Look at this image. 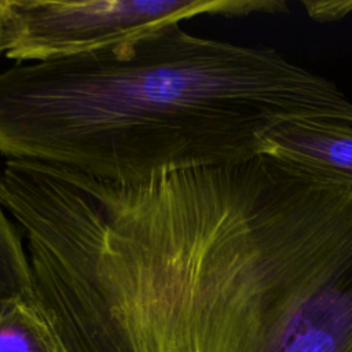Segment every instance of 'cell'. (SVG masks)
Returning a JSON list of instances; mask_svg holds the SVG:
<instances>
[{"instance_id":"cell-6","label":"cell","mask_w":352,"mask_h":352,"mask_svg":"<svg viewBox=\"0 0 352 352\" xmlns=\"http://www.w3.org/2000/svg\"><path fill=\"white\" fill-rule=\"evenodd\" d=\"M25 238L3 201L0 177V298L29 296L32 272Z\"/></svg>"},{"instance_id":"cell-5","label":"cell","mask_w":352,"mask_h":352,"mask_svg":"<svg viewBox=\"0 0 352 352\" xmlns=\"http://www.w3.org/2000/svg\"><path fill=\"white\" fill-rule=\"evenodd\" d=\"M0 352H65L29 296L0 298Z\"/></svg>"},{"instance_id":"cell-3","label":"cell","mask_w":352,"mask_h":352,"mask_svg":"<svg viewBox=\"0 0 352 352\" xmlns=\"http://www.w3.org/2000/svg\"><path fill=\"white\" fill-rule=\"evenodd\" d=\"M287 12L280 0H10L4 54L16 63L103 50L197 15Z\"/></svg>"},{"instance_id":"cell-7","label":"cell","mask_w":352,"mask_h":352,"mask_svg":"<svg viewBox=\"0 0 352 352\" xmlns=\"http://www.w3.org/2000/svg\"><path fill=\"white\" fill-rule=\"evenodd\" d=\"M307 14L319 22H334L344 19L348 14L352 12V0H330V1H301Z\"/></svg>"},{"instance_id":"cell-4","label":"cell","mask_w":352,"mask_h":352,"mask_svg":"<svg viewBox=\"0 0 352 352\" xmlns=\"http://www.w3.org/2000/svg\"><path fill=\"white\" fill-rule=\"evenodd\" d=\"M267 154L323 176L352 183V125L301 120L280 125L267 138Z\"/></svg>"},{"instance_id":"cell-8","label":"cell","mask_w":352,"mask_h":352,"mask_svg":"<svg viewBox=\"0 0 352 352\" xmlns=\"http://www.w3.org/2000/svg\"><path fill=\"white\" fill-rule=\"evenodd\" d=\"M10 0H0V55L4 54V32Z\"/></svg>"},{"instance_id":"cell-1","label":"cell","mask_w":352,"mask_h":352,"mask_svg":"<svg viewBox=\"0 0 352 352\" xmlns=\"http://www.w3.org/2000/svg\"><path fill=\"white\" fill-rule=\"evenodd\" d=\"M301 120L352 125V102L275 48L195 36L180 22L0 72L1 155L120 184L246 162Z\"/></svg>"},{"instance_id":"cell-2","label":"cell","mask_w":352,"mask_h":352,"mask_svg":"<svg viewBox=\"0 0 352 352\" xmlns=\"http://www.w3.org/2000/svg\"><path fill=\"white\" fill-rule=\"evenodd\" d=\"M158 352H352V183L272 154L201 169Z\"/></svg>"}]
</instances>
